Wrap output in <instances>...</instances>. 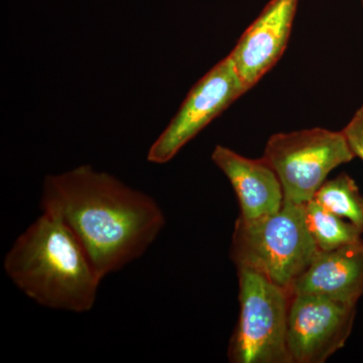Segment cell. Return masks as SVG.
Here are the masks:
<instances>
[{
	"label": "cell",
	"instance_id": "obj_14",
	"mask_svg": "<svg viewBox=\"0 0 363 363\" xmlns=\"http://www.w3.org/2000/svg\"><path fill=\"white\" fill-rule=\"evenodd\" d=\"M360 4H362V9H363V0H359Z\"/></svg>",
	"mask_w": 363,
	"mask_h": 363
},
{
	"label": "cell",
	"instance_id": "obj_6",
	"mask_svg": "<svg viewBox=\"0 0 363 363\" xmlns=\"http://www.w3.org/2000/svg\"><path fill=\"white\" fill-rule=\"evenodd\" d=\"M248 91L229 57L221 60L190 90L171 123L152 143L147 160L166 164L198 133Z\"/></svg>",
	"mask_w": 363,
	"mask_h": 363
},
{
	"label": "cell",
	"instance_id": "obj_12",
	"mask_svg": "<svg viewBox=\"0 0 363 363\" xmlns=\"http://www.w3.org/2000/svg\"><path fill=\"white\" fill-rule=\"evenodd\" d=\"M313 200L327 211L348 219L363 233V195L347 174L342 173L332 180L325 181Z\"/></svg>",
	"mask_w": 363,
	"mask_h": 363
},
{
	"label": "cell",
	"instance_id": "obj_1",
	"mask_svg": "<svg viewBox=\"0 0 363 363\" xmlns=\"http://www.w3.org/2000/svg\"><path fill=\"white\" fill-rule=\"evenodd\" d=\"M40 208L63 219L102 279L140 259L166 225L150 196L88 164L45 177Z\"/></svg>",
	"mask_w": 363,
	"mask_h": 363
},
{
	"label": "cell",
	"instance_id": "obj_7",
	"mask_svg": "<svg viewBox=\"0 0 363 363\" xmlns=\"http://www.w3.org/2000/svg\"><path fill=\"white\" fill-rule=\"evenodd\" d=\"M357 305L313 294H293L286 323L291 363H323L345 346Z\"/></svg>",
	"mask_w": 363,
	"mask_h": 363
},
{
	"label": "cell",
	"instance_id": "obj_10",
	"mask_svg": "<svg viewBox=\"0 0 363 363\" xmlns=\"http://www.w3.org/2000/svg\"><path fill=\"white\" fill-rule=\"evenodd\" d=\"M292 294H313L357 305L363 296V241L319 252Z\"/></svg>",
	"mask_w": 363,
	"mask_h": 363
},
{
	"label": "cell",
	"instance_id": "obj_11",
	"mask_svg": "<svg viewBox=\"0 0 363 363\" xmlns=\"http://www.w3.org/2000/svg\"><path fill=\"white\" fill-rule=\"evenodd\" d=\"M306 223L320 252L362 242V231L351 222L327 211L314 200L305 203Z\"/></svg>",
	"mask_w": 363,
	"mask_h": 363
},
{
	"label": "cell",
	"instance_id": "obj_13",
	"mask_svg": "<svg viewBox=\"0 0 363 363\" xmlns=\"http://www.w3.org/2000/svg\"><path fill=\"white\" fill-rule=\"evenodd\" d=\"M341 131L345 136L354 157H359L363 162V104L355 112L347 125Z\"/></svg>",
	"mask_w": 363,
	"mask_h": 363
},
{
	"label": "cell",
	"instance_id": "obj_4",
	"mask_svg": "<svg viewBox=\"0 0 363 363\" xmlns=\"http://www.w3.org/2000/svg\"><path fill=\"white\" fill-rule=\"evenodd\" d=\"M240 313L229 342L233 363H291L286 323L293 294L248 267H238Z\"/></svg>",
	"mask_w": 363,
	"mask_h": 363
},
{
	"label": "cell",
	"instance_id": "obj_2",
	"mask_svg": "<svg viewBox=\"0 0 363 363\" xmlns=\"http://www.w3.org/2000/svg\"><path fill=\"white\" fill-rule=\"evenodd\" d=\"M4 267L26 297L63 311H90L102 281L63 219L45 210L14 241Z\"/></svg>",
	"mask_w": 363,
	"mask_h": 363
},
{
	"label": "cell",
	"instance_id": "obj_3",
	"mask_svg": "<svg viewBox=\"0 0 363 363\" xmlns=\"http://www.w3.org/2000/svg\"><path fill=\"white\" fill-rule=\"evenodd\" d=\"M320 250L306 223L304 204L284 201L276 214L255 220L238 217L230 257L292 293L293 286Z\"/></svg>",
	"mask_w": 363,
	"mask_h": 363
},
{
	"label": "cell",
	"instance_id": "obj_8",
	"mask_svg": "<svg viewBox=\"0 0 363 363\" xmlns=\"http://www.w3.org/2000/svg\"><path fill=\"white\" fill-rule=\"evenodd\" d=\"M298 4V0H271L229 55L247 90L257 84L283 56Z\"/></svg>",
	"mask_w": 363,
	"mask_h": 363
},
{
	"label": "cell",
	"instance_id": "obj_9",
	"mask_svg": "<svg viewBox=\"0 0 363 363\" xmlns=\"http://www.w3.org/2000/svg\"><path fill=\"white\" fill-rule=\"evenodd\" d=\"M212 161L228 178L240 203V218L255 220L276 214L283 207V187L264 157L248 159L228 147L216 145Z\"/></svg>",
	"mask_w": 363,
	"mask_h": 363
},
{
	"label": "cell",
	"instance_id": "obj_5",
	"mask_svg": "<svg viewBox=\"0 0 363 363\" xmlns=\"http://www.w3.org/2000/svg\"><path fill=\"white\" fill-rule=\"evenodd\" d=\"M262 157L278 175L285 201L303 205L334 169L355 157L342 131L317 128L272 135Z\"/></svg>",
	"mask_w": 363,
	"mask_h": 363
}]
</instances>
